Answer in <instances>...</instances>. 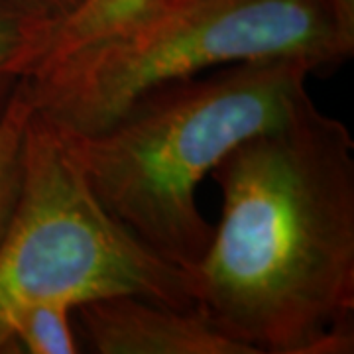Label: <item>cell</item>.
Here are the masks:
<instances>
[{
    "mask_svg": "<svg viewBox=\"0 0 354 354\" xmlns=\"http://www.w3.org/2000/svg\"><path fill=\"white\" fill-rule=\"evenodd\" d=\"M221 216L195 304L258 354L354 353V140L313 104L211 171Z\"/></svg>",
    "mask_w": 354,
    "mask_h": 354,
    "instance_id": "1",
    "label": "cell"
},
{
    "mask_svg": "<svg viewBox=\"0 0 354 354\" xmlns=\"http://www.w3.org/2000/svg\"><path fill=\"white\" fill-rule=\"evenodd\" d=\"M354 55V0H152L127 22L39 64L24 79L34 113L88 134L152 88L213 67L297 59L313 71Z\"/></svg>",
    "mask_w": 354,
    "mask_h": 354,
    "instance_id": "3",
    "label": "cell"
},
{
    "mask_svg": "<svg viewBox=\"0 0 354 354\" xmlns=\"http://www.w3.org/2000/svg\"><path fill=\"white\" fill-rule=\"evenodd\" d=\"M30 2L48 14L51 20H57L69 10H73L81 0H30Z\"/></svg>",
    "mask_w": 354,
    "mask_h": 354,
    "instance_id": "10",
    "label": "cell"
},
{
    "mask_svg": "<svg viewBox=\"0 0 354 354\" xmlns=\"http://www.w3.org/2000/svg\"><path fill=\"white\" fill-rule=\"evenodd\" d=\"M32 104L26 97L24 81L8 113L0 122V248L12 223L24 174V142Z\"/></svg>",
    "mask_w": 354,
    "mask_h": 354,
    "instance_id": "9",
    "label": "cell"
},
{
    "mask_svg": "<svg viewBox=\"0 0 354 354\" xmlns=\"http://www.w3.org/2000/svg\"><path fill=\"white\" fill-rule=\"evenodd\" d=\"M148 2L152 0H81L73 10L51 22L39 64L101 38L127 22Z\"/></svg>",
    "mask_w": 354,
    "mask_h": 354,
    "instance_id": "7",
    "label": "cell"
},
{
    "mask_svg": "<svg viewBox=\"0 0 354 354\" xmlns=\"http://www.w3.org/2000/svg\"><path fill=\"white\" fill-rule=\"evenodd\" d=\"M97 354H258L199 305L176 307L140 295L102 297L75 309Z\"/></svg>",
    "mask_w": 354,
    "mask_h": 354,
    "instance_id": "5",
    "label": "cell"
},
{
    "mask_svg": "<svg viewBox=\"0 0 354 354\" xmlns=\"http://www.w3.org/2000/svg\"><path fill=\"white\" fill-rule=\"evenodd\" d=\"M313 73L297 59L225 65L144 93L97 132L55 130L102 207L189 274L213 234L197 203L201 181L244 140L313 106Z\"/></svg>",
    "mask_w": 354,
    "mask_h": 354,
    "instance_id": "2",
    "label": "cell"
},
{
    "mask_svg": "<svg viewBox=\"0 0 354 354\" xmlns=\"http://www.w3.org/2000/svg\"><path fill=\"white\" fill-rule=\"evenodd\" d=\"M75 307L62 301H48L28 307L16 319L10 337V351L18 354H75L71 315Z\"/></svg>",
    "mask_w": 354,
    "mask_h": 354,
    "instance_id": "8",
    "label": "cell"
},
{
    "mask_svg": "<svg viewBox=\"0 0 354 354\" xmlns=\"http://www.w3.org/2000/svg\"><path fill=\"white\" fill-rule=\"evenodd\" d=\"M51 18L28 0H0V122L39 64Z\"/></svg>",
    "mask_w": 354,
    "mask_h": 354,
    "instance_id": "6",
    "label": "cell"
},
{
    "mask_svg": "<svg viewBox=\"0 0 354 354\" xmlns=\"http://www.w3.org/2000/svg\"><path fill=\"white\" fill-rule=\"evenodd\" d=\"M113 295L195 305L189 274L102 207L59 132L32 109L20 197L0 248V354L10 351L14 323L28 307L62 301L77 309Z\"/></svg>",
    "mask_w": 354,
    "mask_h": 354,
    "instance_id": "4",
    "label": "cell"
}]
</instances>
